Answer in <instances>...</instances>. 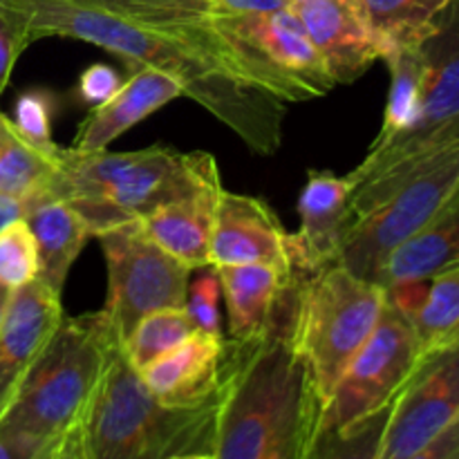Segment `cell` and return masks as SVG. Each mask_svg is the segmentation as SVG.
I'll use <instances>...</instances> for the list:
<instances>
[{
  "label": "cell",
  "instance_id": "21",
  "mask_svg": "<svg viewBox=\"0 0 459 459\" xmlns=\"http://www.w3.org/2000/svg\"><path fill=\"white\" fill-rule=\"evenodd\" d=\"M453 267H459V191L424 229L390 251L372 282L393 287L430 281Z\"/></svg>",
  "mask_w": 459,
  "mask_h": 459
},
{
  "label": "cell",
  "instance_id": "39",
  "mask_svg": "<svg viewBox=\"0 0 459 459\" xmlns=\"http://www.w3.org/2000/svg\"><path fill=\"white\" fill-rule=\"evenodd\" d=\"M12 296H13V290H9L7 285L0 282V325H3L4 314H7L9 309V303H12Z\"/></svg>",
  "mask_w": 459,
  "mask_h": 459
},
{
  "label": "cell",
  "instance_id": "18",
  "mask_svg": "<svg viewBox=\"0 0 459 459\" xmlns=\"http://www.w3.org/2000/svg\"><path fill=\"white\" fill-rule=\"evenodd\" d=\"M178 97H184V88L173 74L152 67H137L106 103L92 108L76 130L72 148L85 152L106 151L117 137Z\"/></svg>",
  "mask_w": 459,
  "mask_h": 459
},
{
  "label": "cell",
  "instance_id": "2",
  "mask_svg": "<svg viewBox=\"0 0 459 459\" xmlns=\"http://www.w3.org/2000/svg\"><path fill=\"white\" fill-rule=\"evenodd\" d=\"M325 399L287 334V300L260 339L227 336L215 459H303L321 430Z\"/></svg>",
  "mask_w": 459,
  "mask_h": 459
},
{
  "label": "cell",
  "instance_id": "24",
  "mask_svg": "<svg viewBox=\"0 0 459 459\" xmlns=\"http://www.w3.org/2000/svg\"><path fill=\"white\" fill-rule=\"evenodd\" d=\"M54 160L36 151L0 110V195L30 202L49 191Z\"/></svg>",
  "mask_w": 459,
  "mask_h": 459
},
{
  "label": "cell",
  "instance_id": "4",
  "mask_svg": "<svg viewBox=\"0 0 459 459\" xmlns=\"http://www.w3.org/2000/svg\"><path fill=\"white\" fill-rule=\"evenodd\" d=\"M218 411L220 399L197 408L161 403L117 339L83 426L92 459H173L213 453Z\"/></svg>",
  "mask_w": 459,
  "mask_h": 459
},
{
  "label": "cell",
  "instance_id": "22",
  "mask_svg": "<svg viewBox=\"0 0 459 459\" xmlns=\"http://www.w3.org/2000/svg\"><path fill=\"white\" fill-rule=\"evenodd\" d=\"M25 222L39 245V278L63 294L72 264L92 238L88 222L49 191L27 202Z\"/></svg>",
  "mask_w": 459,
  "mask_h": 459
},
{
  "label": "cell",
  "instance_id": "23",
  "mask_svg": "<svg viewBox=\"0 0 459 459\" xmlns=\"http://www.w3.org/2000/svg\"><path fill=\"white\" fill-rule=\"evenodd\" d=\"M148 25H202L240 12L287 7V0H85Z\"/></svg>",
  "mask_w": 459,
  "mask_h": 459
},
{
  "label": "cell",
  "instance_id": "7",
  "mask_svg": "<svg viewBox=\"0 0 459 459\" xmlns=\"http://www.w3.org/2000/svg\"><path fill=\"white\" fill-rule=\"evenodd\" d=\"M457 191L459 143L406 173L357 186L339 263L372 281L390 251L424 229Z\"/></svg>",
  "mask_w": 459,
  "mask_h": 459
},
{
  "label": "cell",
  "instance_id": "28",
  "mask_svg": "<svg viewBox=\"0 0 459 459\" xmlns=\"http://www.w3.org/2000/svg\"><path fill=\"white\" fill-rule=\"evenodd\" d=\"M195 330L197 327L188 316L186 307L157 309L143 316L124 339L126 357L133 363L134 370H143L157 357L178 348Z\"/></svg>",
  "mask_w": 459,
  "mask_h": 459
},
{
  "label": "cell",
  "instance_id": "35",
  "mask_svg": "<svg viewBox=\"0 0 459 459\" xmlns=\"http://www.w3.org/2000/svg\"><path fill=\"white\" fill-rule=\"evenodd\" d=\"M48 459H92L83 421H79L76 426H72L67 433H63L61 437L54 442Z\"/></svg>",
  "mask_w": 459,
  "mask_h": 459
},
{
  "label": "cell",
  "instance_id": "26",
  "mask_svg": "<svg viewBox=\"0 0 459 459\" xmlns=\"http://www.w3.org/2000/svg\"><path fill=\"white\" fill-rule=\"evenodd\" d=\"M390 70L388 103L384 110V124L372 143H381L394 137L412 124L420 108L421 85H424V56L420 45L397 48L384 58Z\"/></svg>",
  "mask_w": 459,
  "mask_h": 459
},
{
  "label": "cell",
  "instance_id": "20",
  "mask_svg": "<svg viewBox=\"0 0 459 459\" xmlns=\"http://www.w3.org/2000/svg\"><path fill=\"white\" fill-rule=\"evenodd\" d=\"M213 269L227 300L229 339L251 341L267 334L281 318L285 294L294 278L260 263Z\"/></svg>",
  "mask_w": 459,
  "mask_h": 459
},
{
  "label": "cell",
  "instance_id": "9",
  "mask_svg": "<svg viewBox=\"0 0 459 459\" xmlns=\"http://www.w3.org/2000/svg\"><path fill=\"white\" fill-rule=\"evenodd\" d=\"M209 25L222 36L236 65L281 101H307L336 85L291 4L269 12L227 13Z\"/></svg>",
  "mask_w": 459,
  "mask_h": 459
},
{
  "label": "cell",
  "instance_id": "34",
  "mask_svg": "<svg viewBox=\"0 0 459 459\" xmlns=\"http://www.w3.org/2000/svg\"><path fill=\"white\" fill-rule=\"evenodd\" d=\"M124 81V76H121L112 65H106V63H92V65L85 67L79 74L74 94L76 99H79V103L97 108L101 106V103H106L108 99L121 88Z\"/></svg>",
  "mask_w": 459,
  "mask_h": 459
},
{
  "label": "cell",
  "instance_id": "15",
  "mask_svg": "<svg viewBox=\"0 0 459 459\" xmlns=\"http://www.w3.org/2000/svg\"><path fill=\"white\" fill-rule=\"evenodd\" d=\"M354 182L348 175L309 170L299 197L300 227L294 236L296 272L314 273L339 263L352 220Z\"/></svg>",
  "mask_w": 459,
  "mask_h": 459
},
{
  "label": "cell",
  "instance_id": "33",
  "mask_svg": "<svg viewBox=\"0 0 459 459\" xmlns=\"http://www.w3.org/2000/svg\"><path fill=\"white\" fill-rule=\"evenodd\" d=\"M34 43L30 25L18 12L0 4V94L12 79L18 56Z\"/></svg>",
  "mask_w": 459,
  "mask_h": 459
},
{
  "label": "cell",
  "instance_id": "29",
  "mask_svg": "<svg viewBox=\"0 0 459 459\" xmlns=\"http://www.w3.org/2000/svg\"><path fill=\"white\" fill-rule=\"evenodd\" d=\"M393 403L341 429H321L303 459H379Z\"/></svg>",
  "mask_w": 459,
  "mask_h": 459
},
{
  "label": "cell",
  "instance_id": "36",
  "mask_svg": "<svg viewBox=\"0 0 459 459\" xmlns=\"http://www.w3.org/2000/svg\"><path fill=\"white\" fill-rule=\"evenodd\" d=\"M52 446L54 444L43 446L16 435L0 433V459H48Z\"/></svg>",
  "mask_w": 459,
  "mask_h": 459
},
{
  "label": "cell",
  "instance_id": "8",
  "mask_svg": "<svg viewBox=\"0 0 459 459\" xmlns=\"http://www.w3.org/2000/svg\"><path fill=\"white\" fill-rule=\"evenodd\" d=\"M420 49L426 70L415 119L394 137L372 143L350 173L354 188L406 173L459 143V0H448Z\"/></svg>",
  "mask_w": 459,
  "mask_h": 459
},
{
  "label": "cell",
  "instance_id": "32",
  "mask_svg": "<svg viewBox=\"0 0 459 459\" xmlns=\"http://www.w3.org/2000/svg\"><path fill=\"white\" fill-rule=\"evenodd\" d=\"M220 290L218 273L213 267H206L197 281L188 282L186 294V312L193 318L195 327L206 334L222 336V325H220Z\"/></svg>",
  "mask_w": 459,
  "mask_h": 459
},
{
  "label": "cell",
  "instance_id": "30",
  "mask_svg": "<svg viewBox=\"0 0 459 459\" xmlns=\"http://www.w3.org/2000/svg\"><path fill=\"white\" fill-rule=\"evenodd\" d=\"M58 106H61V99L48 88L25 90L13 106V128L30 146L48 155L49 160H54L61 148L52 137V124Z\"/></svg>",
  "mask_w": 459,
  "mask_h": 459
},
{
  "label": "cell",
  "instance_id": "3",
  "mask_svg": "<svg viewBox=\"0 0 459 459\" xmlns=\"http://www.w3.org/2000/svg\"><path fill=\"white\" fill-rule=\"evenodd\" d=\"M220 178L209 152L170 146L110 152L58 148L49 193L65 200L97 238L106 229L143 218L157 206Z\"/></svg>",
  "mask_w": 459,
  "mask_h": 459
},
{
  "label": "cell",
  "instance_id": "14",
  "mask_svg": "<svg viewBox=\"0 0 459 459\" xmlns=\"http://www.w3.org/2000/svg\"><path fill=\"white\" fill-rule=\"evenodd\" d=\"M321 54L332 81L354 83L388 48L368 22L359 0H300L291 4Z\"/></svg>",
  "mask_w": 459,
  "mask_h": 459
},
{
  "label": "cell",
  "instance_id": "17",
  "mask_svg": "<svg viewBox=\"0 0 459 459\" xmlns=\"http://www.w3.org/2000/svg\"><path fill=\"white\" fill-rule=\"evenodd\" d=\"M61 318V294L40 278L13 291L0 325V415Z\"/></svg>",
  "mask_w": 459,
  "mask_h": 459
},
{
  "label": "cell",
  "instance_id": "38",
  "mask_svg": "<svg viewBox=\"0 0 459 459\" xmlns=\"http://www.w3.org/2000/svg\"><path fill=\"white\" fill-rule=\"evenodd\" d=\"M25 209L27 202L18 200V197L0 195V231H3L9 222H13V220L25 218Z\"/></svg>",
  "mask_w": 459,
  "mask_h": 459
},
{
  "label": "cell",
  "instance_id": "11",
  "mask_svg": "<svg viewBox=\"0 0 459 459\" xmlns=\"http://www.w3.org/2000/svg\"><path fill=\"white\" fill-rule=\"evenodd\" d=\"M420 357L412 323L385 303L372 336L336 384L321 429H341L393 403Z\"/></svg>",
  "mask_w": 459,
  "mask_h": 459
},
{
  "label": "cell",
  "instance_id": "5",
  "mask_svg": "<svg viewBox=\"0 0 459 459\" xmlns=\"http://www.w3.org/2000/svg\"><path fill=\"white\" fill-rule=\"evenodd\" d=\"M117 339L119 332L103 309L83 316L63 314L52 339L4 406L0 433L49 446L83 421Z\"/></svg>",
  "mask_w": 459,
  "mask_h": 459
},
{
  "label": "cell",
  "instance_id": "27",
  "mask_svg": "<svg viewBox=\"0 0 459 459\" xmlns=\"http://www.w3.org/2000/svg\"><path fill=\"white\" fill-rule=\"evenodd\" d=\"M412 330L421 354L459 343V267L430 278Z\"/></svg>",
  "mask_w": 459,
  "mask_h": 459
},
{
  "label": "cell",
  "instance_id": "12",
  "mask_svg": "<svg viewBox=\"0 0 459 459\" xmlns=\"http://www.w3.org/2000/svg\"><path fill=\"white\" fill-rule=\"evenodd\" d=\"M459 420V343L424 352L393 402L379 459H408Z\"/></svg>",
  "mask_w": 459,
  "mask_h": 459
},
{
  "label": "cell",
  "instance_id": "10",
  "mask_svg": "<svg viewBox=\"0 0 459 459\" xmlns=\"http://www.w3.org/2000/svg\"><path fill=\"white\" fill-rule=\"evenodd\" d=\"M108 267L103 314L121 339L157 309L186 307L191 269L151 240L137 220L99 233Z\"/></svg>",
  "mask_w": 459,
  "mask_h": 459
},
{
  "label": "cell",
  "instance_id": "31",
  "mask_svg": "<svg viewBox=\"0 0 459 459\" xmlns=\"http://www.w3.org/2000/svg\"><path fill=\"white\" fill-rule=\"evenodd\" d=\"M39 278V245L25 218L13 220L0 231V282L21 290Z\"/></svg>",
  "mask_w": 459,
  "mask_h": 459
},
{
  "label": "cell",
  "instance_id": "19",
  "mask_svg": "<svg viewBox=\"0 0 459 459\" xmlns=\"http://www.w3.org/2000/svg\"><path fill=\"white\" fill-rule=\"evenodd\" d=\"M220 193H222V182L215 178L178 200L157 206L137 222L151 236V240H155L166 254L186 264L191 272L206 269L211 267L209 245Z\"/></svg>",
  "mask_w": 459,
  "mask_h": 459
},
{
  "label": "cell",
  "instance_id": "37",
  "mask_svg": "<svg viewBox=\"0 0 459 459\" xmlns=\"http://www.w3.org/2000/svg\"><path fill=\"white\" fill-rule=\"evenodd\" d=\"M408 459H459V420Z\"/></svg>",
  "mask_w": 459,
  "mask_h": 459
},
{
  "label": "cell",
  "instance_id": "6",
  "mask_svg": "<svg viewBox=\"0 0 459 459\" xmlns=\"http://www.w3.org/2000/svg\"><path fill=\"white\" fill-rule=\"evenodd\" d=\"M385 307L379 282L334 263L314 273H296L287 294V334L309 363L325 406Z\"/></svg>",
  "mask_w": 459,
  "mask_h": 459
},
{
  "label": "cell",
  "instance_id": "40",
  "mask_svg": "<svg viewBox=\"0 0 459 459\" xmlns=\"http://www.w3.org/2000/svg\"><path fill=\"white\" fill-rule=\"evenodd\" d=\"M173 459H215L213 453H188V455H179Z\"/></svg>",
  "mask_w": 459,
  "mask_h": 459
},
{
  "label": "cell",
  "instance_id": "13",
  "mask_svg": "<svg viewBox=\"0 0 459 459\" xmlns=\"http://www.w3.org/2000/svg\"><path fill=\"white\" fill-rule=\"evenodd\" d=\"M211 267L272 264L296 278L294 236L285 231L264 200L222 188L209 245Z\"/></svg>",
  "mask_w": 459,
  "mask_h": 459
},
{
  "label": "cell",
  "instance_id": "16",
  "mask_svg": "<svg viewBox=\"0 0 459 459\" xmlns=\"http://www.w3.org/2000/svg\"><path fill=\"white\" fill-rule=\"evenodd\" d=\"M227 336L195 330L178 348L139 370L146 388L166 406L197 408L222 394Z\"/></svg>",
  "mask_w": 459,
  "mask_h": 459
},
{
  "label": "cell",
  "instance_id": "25",
  "mask_svg": "<svg viewBox=\"0 0 459 459\" xmlns=\"http://www.w3.org/2000/svg\"><path fill=\"white\" fill-rule=\"evenodd\" d=\"M359 4L390 54L397 48L420 45L435 30L448 0H359Z\"/></svg>",
  "mask_w": 459,
  "mask_h": 459
},
{
  "label": "cell",
  "instance_id": "1",
  "mask_svg": "<svg viewBox=\"0 0 459 459\" xmlns=\"http://www.w3.org/2000/svg\"><path fill=\"white\" fill-rule=\"evenodd\" d=\"M30 25L34 40L48 36L85 40L119 56L130 70L173 74L184 97L200 103L251 151L273 155L282 143L285 101L255 85L209 25H148L85 0H0Z\"/></svg>",
  "mask_w": 459,
  "mask_h": 459
},
{
  "label": "cell",
  "instance_id": "41",
  "mask_svg": "<svg viewBox=\"0 0 459 459\" xmlns=\"http://www.w3.org/2000/svg\"><path fill=\"white\" fill-rule=\"evenodd\" d=\"M287 3H290V4H296V3H300V0H287Z\"/></svg>",
  "mask_w": 459,
  "mask_h": 459
}]
</instances>
